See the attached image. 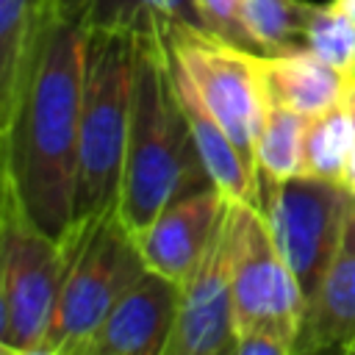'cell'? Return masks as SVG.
I'll return each mask as SVG.
<instances>
[{
    "label": "cell",
    "mask_w": 355,
    "mask_h": 355,
    "mask_svg": "<svg viewBox=\"0 0 355 355\" xmlns=\"http://www.w3.org/2000/svg\"><path fill=\"white\" fill-rule=\"evenodd\" d=\"M86 36L50 6L17 108L0 128V180L61 241L72 227Z\"/></svg>",
    "instance_id": "obj_1"
},
{
    "label": "cell",
    "mask_w": 355,
    "mask_h": 355,
    "mask_svg": "<svg viewBox=\"0 0 355 355\" xmlns=\"http://www.w3.org/2000/svg\"><path fill=\"white\" fill-rule=\"evenodd\" d=\"M214 186L178 97L161 36L136 33L133 105L119 186V216L136 236L172 200Z\"/></svg>",
    "instance_id": "obj_2"
},
{
    "label": "cell",
    "mask_w": 355,
    "mask_h": 355,
    "mask_svg": "<svg viewBox=\"0 0 355 355\" xmlns=\"http://www.w3.org/2000/svg\"><path fill=\"white\" fill-rule=\"evenodd\" d=\"M133 64L136 33L89 31L72 225L119 205L122 164L133 105Z\"/></svg>",
    "instance_id": "obj_3"
},
{
    "label": "cell",
    "mask_w": 355,
    "mask_h": 355,
    "mask_svg": "<svg viewBox=\"0 0 355 355\" xmlns=\"http://www.w3.org/2000/svg\"><path fill=\"white\" fill-rule=\"evenodd\" d=\"M67 275V247L39 227L17 191L0 180V349L47 355Z\"/></svg>",
    "instance_id": "obj_4"
},
{
    "label": "cell",
    "mask_w": 355,
    "mask_h": 355,
    "mask_svg": "<svg viewBox=\"0 0 355 355\" xmlns=\"http://www.w3.org/2000/svg\"><path fill=\"white\" fill-rule=\"evenodd\" d=\"M64 247L67 275L47 336V355H80L114 302L147 272L116 208L72 225Z\"/></svg>",
    "instance_id": "obj_5"
},
{
    "label": "cell",
    "mask_w": 355,
    "mask_h": 355,
    "mask_svg": "<svg viewBox=\"0 0 355 355\" xmlns=\"http://www.w3.org/2000/svg\"><path fill=\"white\" fill-rule=\"evenodd\" d=\"M172 61L200 92L202 103L227 130L244 161L255 169V139L266 114L261 53L216 39L205 28L175 25L161 33Z\"/></svg>",
    "instance_id": "obj_6"
},
{
    "label": "cell",
    "mask_w": 355,
    "mask_h": 355,
    "mask_svg": "<svg viewBox=\"0 0 355 355\" xmlns=\"http://www.w3.org/2000/svg\"><path fill=\"white\" fill-rule=\"evenodd\" d=\"M225 230L236 333L263 327L283 333L297 344L308 300L277 250L261 208L252 202L227 200Z\"/></svg>",
    "instance_id": "obj_7"
},
{
    "label": "cell",
    "mask_w": 355,
    "mask_h": 355,
    "mask_svg": "<svg viewBox=\"0 0 355 355\" xmlns=\"http://www.w3.org/2000/svg\"><path fill=\"white\" fill-rule=\"evenodd\" d=\"M352 202L355 197L336 180L258 175V208L305 300H311L333 261Z\"/></svg>",
    "instance_id": "obj_8"
},
{
    "label": "cell",
    "mask_w": 355,
    "mask_h": 355,
    "mask_svg": "<svg viewBox=\"0 0 355 355\" xmlns=\"http://www.w3.org/2000/svg\"><path fill=\"white\" fill-rule=\"evenodd\" d=\"M164 355H236V305L225 216L205 255L180 283L178 319Z\"/></svg>",
    "instance_id": "obj_9"
},
{
    "label": "cell",
    "mask_w": 355,
    "mask_h": 355,
    "mask_svg": "<svg viewBox=\"0 0 355 355\" xmlns=\"http://www.w3.org/2000/svg\"><path fill=\"white\" fill-rule=\"evenodd\" d=\"M225 211L227 197L216 186H205L164 205L153 222L133 236L147 269L183 283L205 255Z\"/></svg>",
    "instance_id": "obj_10"
},
{
    "label": "cell",
    "mask_w": 355,
    "mask_h": 355,
    "mask_svg": "<svg viewBox=\"0 0 355 355\" xmlns=\"http://www.w3.org/2000/svg\"><path fill=\"white\" fill-rule=\"evenodd\" d=\"M180 283L147 269L108 311L80 355H164L178 319Z\"/></svg>",
    "instance_id": "obj_11"
},
{
    "label": "cell",
    "mask_w": 355,
    "mask_h": 355,
    "mask_svg": "<svg viewBox=\"0 0 355 355\" xmlns=\"http://www.w3.org/2000/svg\"><path fill=\"white\" fill-rule=\"evenodd\" d=\"M313 352H355V202L333 261L305 305L297 355Z\"/></svg>",
    "instance_id": "obj_12"
},
{
    "label": "cell",
    "mask_w": 355,
    "mask_h": 355,
    "mask_svg": "<svg viewBox=\"0 0 355 355\" xmlns=\"http://www.w3.org/2000/svg\"><path fill=\"white\" fill-rule=\"evenodd\" d=\"M261 69L269 100L302 116H316L344 103L352 80L311 50L288 55H263Z\"/></svg>",
    "instance_id": "obj_13"
},
{
    "label": "cell",
    "mask_w": 355,
    "mask_h": 355,
    "mask_svg": "<svg viewBox=\"0 0 355 355\" xmlns=\"http://www.w3.org/2000/svg\"><path fill=\"white\" fill-rule=\"evenodd\" d=\"M53 11L83 31L161 36L175 25L202 28L191 0H50Z\"/></svg>",
    "instance_id": "obj_14"
},
{
    "label": "cell",
    "mask_w": 355,
    "mask_h": 355,
    "mask_svg": "<svg viewBox=\"0 0 355 355\" xmlns=\"http://www.w3.org/2000/svg\"><path fill=\"white\" fill-rule=\"evenodd\" d=\"M47 14L50 0H0V128L17 108Z\"/></svg>",
    "instance_id": "obj_15"
},
{
    "label": "cell",
    "mask_w": 355,
    "mask_h": 355,
    "mask_svg": "<svg viewBox=\"0 0 355 355\" xmlns=\"http://www.w3.org/2000/svg\"><path fill=\"white\" fill-rule=\"evenodd\" d=\"M247 33L261 55H288L308 50L305 31L313 3L305 0H241Z\"/></svg>",
    "instance_id": "obj_16"
},
{
    "label": "cell",
    "mask_w": 355,
    "mask_h": 355,
    "mask_svg": "<svg viewBox=\"0 0 355 355\" xmlns=\"http://www.w3.org/2000/svg\"><path fill=\"white\" fill-rule=\"evenodd\" d=\"M352 150H355V116L347 100L316 116H308L305 141H302L305 175L341 183Z\"/></svg>",
    "instance_id": "obj_17"
},
{
    "label": "cell",
    "mask_w": 355,
    "mask_h": 355,
    "mask_svg": "<svg viewBox=\"0 0 355 355\" xmlns=\"http://www.w3.org/2000/svg\"><path fill=\"white\" fill-rule=\"evenodd\" d=\"M305 122H308V116H302L291 108H283L275 100L266 103V114H263V122H261V130L255 139L258 175H269V178L305 175V164H302Z\"/></svg>",
    "instance_id": "obj_18"
},
{
    "label": "cell",
    "mask_w": 355,
    "mask_h": 355,
    "mask_svg": "<svg viewBox=\"0 0 355 355\" xmlns=\"http://www.w3.org/2000/svg\"><path fill=\"white\" fill-rule=\"evenodd\" d=\"M305 47L347 78H355V19L336 3L313 6L305 31Z\"/></svg>",
    "instance_id": "obj_19"
},
{
    "label": "cell",
    "mask_w": 355,
    "mask_h": 355,
    "mask_svg": "<svg viewBox=\"0 0 355 355\" xmlns=\"http://www.w3.org/2000/svg\"><path fill=\"white\" fill-rule=\"evenodd\" d=\"M191 3H194L200 22L208 33H214L222 42H230L236 47L255 53V44H252L247 25H244L241 0H191Z\"/></svg>",
    "instance_id": "obj_20"
},
{
    "label": "cell",
    "mask_w": 355,
    "mask_h": 355,
    "mask_svg": "<svg viewBox=\"0 0 355 355\" xmlns=\"http://www.w3.org/2000/svg\"><path fill=\"white\" fill-rule=\"evenodd\" d=\"M236 355H297V344L283 333L255 327L236 333Z\"/></svg>",
    "instance_id": "obj_21"
},
{
    "label": "cell",
    "mask_w": 355,
    "mask_h": 355,
    "mask_svg": "<svg viewBox=\"0 0 355 355\" xmlns=\"http://www.w3.org/2000/svg\"><path fill=\"white\" fill-rule=\"evenodd\" d=\"M341 183H344L347 191L355 197V150H352V155H349V161H347V166H344V178H341Z\"/></svg>",
    "instance_id": "obj_22"
},
{
    "label": "cell",
    "mask_w": 355,
    "mask_h": 355,
    "mask_svg": "<svg viewBox=\"0 0 355 355\" xmlns=\"http://www.w3.org/2000/svg\"><path fill=\"white\" fill-rule=\"evenodd\" d=\"M330 3H336V6H338L344 14H349V17L355 19V0H330Z\"/></svg>",
    "instance_id": "obj_23"
},
{
    "label": "cell",
    "mask_w": 355,
    "mask_h": 355,
    "mask_svg": "<svg viewBox=\"0 0 355 355\" xmlns=\"http://www.w3.org/2000/svg\"><path fill=\"white\" fill-rule=\"evenodd\" d=\"M347 105H349V111L355 116V78L349 80V89H347Z\"/></svg>",
    "instance_id": "obj_24"
},
{
    "label": "cell",
    "mask_w": 355,
    "mask_h": 355,
    "mask_svg": "<svg viewBox=\"0 0 355 355\" xmlns=\"http://www.w3.org/2000/svg\"><path fill=\"white\" fill-rule=\"evenodd\" d=\"M352 355H355V352H352Z\"/></svg>",
    "instance_id": "obj_25"
}]
</instances>
